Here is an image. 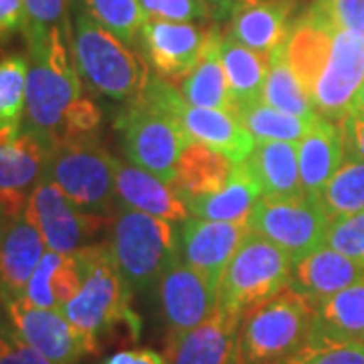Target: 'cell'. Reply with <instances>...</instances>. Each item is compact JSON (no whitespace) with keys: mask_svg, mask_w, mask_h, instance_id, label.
Returning a JSON list of instances; mask_svg holds the SVG:
<instances>
[{"mask_svg":"<svg viewBox=\"0 0 364 364\" xmlns=\"http://www.w3.org/2000/svg\"><path fill=\"white\" fill-rule=\"evenodd\" d=\"M49 146L31 132H0V207L9 215H23L33 186L45 174Z\"/></svg>","mask_w":364,"mask_h":364,"instance_id":"4fadbf2b","label":"cell"},{"mask_svg":"<svg viewBox=\"0 0 364 364\" xmlns=\"http://www.w3.org/2000/svg\"><path fill=\"white\" fill-rule=\"evenodd\" d=\"M344 144H346V156H354L364 162V114L350 112L342 122Z\"/></svg>","mask_w":364,"mask_h":364,"instance_id":"ee69618b","label":"cell"},{"mask_svg":"<svg viewBox=\"0 0 364 364\" xmlns=\"http://www.w3.org/2000/svg\"><path fill=\"white\" fill-rule=\"evenodd\" d=\"M87 13L126 45L140 37L148 14L144 13L140 0H85Z\"/></svg>","mask_w":364,"mask_h":364,"instance_id":"8d00e7d4","label":"cell"},{"mask_svg":"<svg viewBox=\"0 0 364 364\" xmlns=\"http://www.w3.org/2000/svg\"><path fill=\"white\" fill-rule=\"evenodd\" d=\"M263 196L259 182L249 170L247 162H239L227 184L217 193L186 200L188 213L198 219L225 223H249L255 205Z\"/></svg>","mask_w":364,"mask_h":364,"instance_id":"484cf974","label":"cell"},{"mask_svg":"<svg viewBox=\"0 0 364 364\" xmlns=\"http://www.w3.org/2000/svg\"><path fill=\"white\" fill-rule=\"evenodd\" d=\"M6 217H9V215H6V213L2 210V207H0V225H2V221H4Z\"/></svg>","mask_w":364,"mask_h":364,"instance_id":"c3c4849f","label":"cell"},{"mask_svg":"<svg viewBox=\"0 0 364 364\" xmlns=\"http://www.w3.org/2000/svg\"><path fill=\"white\" fill-rule=\"evenodd\" d=\"M239 316L225 314L219 308L207 322L193 330L172 336L170 364H237Z\"/></svg>","mask_w":364,"mask_h":364,"instance_id":"d6986e66","label":"cell"},{"mask_svg":"<svg viewBox=\"0 0 364 364\" xmlns=\"http://www.w3.org/2000/svg\"><path fill=\"white\" fill-rule=\"evenodd\" d=\"M261 102H265L279 112L304 117L310 122H316L320 117L314 109L310 95L301 87L299 79L296 77L294 69L287 61L286 45L269 55V71L263 85Z\"/></svg>","mask_w":364,"mask_h":364,"instance_id":"d6a6232c","label":"cell"},{"mask_svg":"<svg viewBox=\"0 0 364 364\" xmlns=\"http://www.w3.org/2000/svg\"><path fill=\"white\" fill-rule=\"evenodd\" d=\"M245 162L259 182L263 196L306 195L299 178L298 144L257 142Z\"/></svg>","mask_w":364,"mask_h":364,"instance_id":"f1b7e54d","label":"cell"},{"mask_svg":"<svg viewBox=\"0 0 364 364\" xmlns=\"http://www.w3.org/2000/svg\"><path fill=\"white\" fill-rule=\"evenodd\" d=\"M28 59L9 55L0 59V132L21 130L26 109Z\"/></svg>","mask_w":364,"mask_h":364,"instance_id":"e575fe53","label":"cell"},{"mask_svg":"<svg viewBox=\"0 0 364 364\" xmlns=\"http://www.w3.org/2000/svg\"><path fill=\"white\" fill-rule=\"evenodd\" d=\"M160 301L172 336H178L207 322L219 310V286L178 255L160 277Z\"/></svg>","mask_w":364,"mask_h":364,"instance_id":"5bb4252c","label":"cell"},{"mask_svg":"<svg viewBox=\"0 0 364 364\" xmlns=\"http://www.w3.org/2000/svg\"><path fill=\"white\" fill-rule=\"evenodd\" d=\"M116 160L95 138L51 148L45 174L79 208L102 215L114 207Z\"/></svg>","mask_w":364,"mask_h":364,"instance_id":"ba28073f","label":"cell"},{"mask_svg":"<svg viewBox=\"0 0 364 364\" xmlns=\"http://www.w3.org/2000/svg\"><path fill=\"white\" fill-rule=\"evenodd\" d=\"M310 9L334 28L354 31L364 37V0H316Z\"/></svg>","mask_w":364,"mask_h":364,"instance_id":"f35d334b","label":"cell"},{"mask_svg":"<svg viewBox=\"0 0 364 364\" xmlns=\"http://www.w3.org/2000/svg\"><path fill=\"white\" fill-rule=\"evenodd\" d=\"M13 328L53 364H75L97 352V342L67 320L61 310L39 308L25 298L6 301Z\"/></svg>","mask_w":364,"mask_h":364,"instance_id":"8fae6325","label":"cell"},{"mask_svg":"<svg viewBox=\"0 0 364 364\" xmlns=\"http://www.w3.org/2000/svg\"><path fill=\"white\" fill-rule=\"evenodd\" d=\"M294 9L296 0H263L247 6L231 18V31L227 37L253 51L272 55L286 45L294 26Z\"/></svg>","mask_w":364,"mask_h":364,"instance_id":"cb8c5ba5","label":"cell"},{"mask_svg":"<svg viewBox=\"0 0 364 364\" xmlns=\"http://www.w3.org/2000/svg\"><path fill=\"white\" fill-rule=\"evenodd\" d=\"M364 83V37L338 28L322 75L314 85L310 100L320 117L342 122L350 114L352 102Z\"/></svg>","mask_w":364,"mask_h":364,"instance_id":"7c38bea8","label":"cell"},{"mask_svg":"<svg viewBox=\"0 0 364 364\" xmlns=\"http://www.w3.org/2000/svg\"><path fill=\"white\" fill-rule=\"evenodd\" d=\"M140 4L148 16L174 23L203 21L208 16L207 0H140Z\"/></svg>","mask_w":364,"mask_h":364,"instance_id":"ab89813d","label":"cell"},{"mask_svg":"<svg viewBox=\"0 0 364 364\" xmlns=\"http://www.w3.org/2000/svg\"><path fill=\"white\" fill-rule=\"evenodd\" d=\"M122 148L132 164L172 184L182 150L191 144L181 122L142 91L116 119Z\"/></svg>","mask_w":364,"mask_h":364,"instance_id":"5b68a950","label":"cell"},{"mask_svg":"<svg viewBox=\"0 0 364 364\" xmlns=\"http://www.w3.org/2000/svg\"><path fill=\"white\" fill-rule=\"evenodd\" d=\"M67 0H25L26 37H41L53 28H63Z\"/></svg>","mask_w":364,"mask_h":364,"instance_id":"60d3db41","label":"cell"},{"mask_svg":"<svg viewBox=\"0 0 364 364\" xmlns=\"http://www.w3.org/2000/svg\"><path fill=\"white\" fill-rule=\"evenodd\" d=\"M363 277V261L352 259L328 245H320L301 259L294 261L289 287L316 306L322 299L342 291L344 287L360 282Z\"/></svg>","mask_w":364,"mask_h":364,"instance_id":"ac0fdd59","label":"cell"},{"mask_svg":"<svg viewBox=\"0 0 364 364\" xmlns=\"http://www.w3.org/2000/svg\"><path fill=\"white\" fill-rule=\"evenodd\" d=\"M47 245L37 229L28 221L25 213L6 217L0 225V299L13 301L25 296L26 284Z\"/></svg>","mask_w":364,"mask_h":364,"instance_id":"e0dca14e","label":"cell"},{"mask_svg":"<svg viewBox=\"0 0 364 364\" xmlns=\"http://www.w3.org/2000/svg\"><path fill=\"white\" fill-rule=\"evenodd\" d=\"M0 364H53L14 328H0Z\"/></svg>","mask_w":364,"mask_h":364,"instance_id":"b9f144b4","label":"cell"},{"mask_svg":"<svg viewBox=\"0 0 364 364\" xmlns=\"http://www.w3.org/2000/svg\"><path fill=\"white\" fill-rule=\"evenodd\" d=\"M328 223L330 217L314 196H261L249 217V229L298 261L324 245Z\"/></svg>","mask_w":364,"mask_h":364,"instance_id":"9c48e42d","label":"cell"},{"mask_svg":"<svg viewBox=\"0 0 364 364\" xmlns=\"http://www.w3.org/2000/svg\"><path fill=\"white\" fill-rule=\"evenodd\" d=\"M207 31L191 23H174L148 16L140 31V47L148 65L158 75L184 79L198 63Z\"/></svg>","mask_w":364,"mask_h":364,"instance_id":"2e32d148","label":"cell"},{"mask_svg":"<svg viewBox=\"0 0 364 364\" xmlns=\"http://www.w3.org/2000/svg\"><path fill=\"white\" fill-rule=\"evenodd\" d=\"M346 158L344 132L340 122L320 117L298 142L299 178L308 196L318 198Z\"/></svg>","mask_w":364,"mask_h":364,"instance_id":"44dd1931","label":"cell"},{"mask_svg":"<svg viewBox=\"0 0 364 364\" xmlns=\"http://www.w3.org/2000/svg\"><path fill=\"white\" fill-rule=\"evenodd\" d=\"M178 122L191 142L207 144L237 164L243 162L255 148L253 136L229 112L184 102L178 109Z\"/></svg>","mask_w":364,"mask_h":364,"instance_id":"7402d4cb","label":"cell"},{"mask_svg":"<svg viewBox=\"0 0 364 364\" xmlns=\"http://www.w3.org/2000/svg\"><path fill=\"white\" fill-rule=\"evenodd\" d=\"M279 364H364V342L332 338L314 330L312 336Z\"/></svg>","mask_w":364,"mask_h":364,"instance_id":"d590c367","label":"cell"},{"mask_svg":"<svg viewBox=\"0 0 364 364\" xmlns=\"http://www.w3.org/2000/svg\"><path fill=\"white\" fill-rule=\"evenodd\" d=\"M102 364H170L166 356L150 348H132V350H119L105 358Z\"/></svg>","mask_w":364,"mask_h":364,"instance_id":"f6af8a7d","label":"cell"},{"mask_svg":"<svg viewBox=\"0 0 364 364\" xmlns=\"http://www.w3.org/2000/svg\"><path fill=\"white\" fill-rule=\"evenodd\" d=\"M316 308L287 286L241 316L237 360L241 364H279L312 336Z\"/></svg>","mask_w":364,"mask_h":364,"instance_id":"3957f363","label":"cell"},{"mask_svg":"<svg viewBox=\"0 0 364 364\" xmlns=\"http://www.w3.org/2000/svg\"><path fill=\"white\" fill-rule=\"evenodd\" d=\"M350 112H363L364 114V83H363V87L358 90V93L354 95V102H352Z\"/></svg>","mask_w":364,"mask_h":364,"instance_id":"7dc6e473","label":"cell"},{"mask_svg":"<svg viewBox=\"0 0 364 364\" xmlns=\"http://www.w3.org/2000/svg\"><path fill=\"white\" fill-rule=\"evenodd\" d=\"M109 249L117 269L132 289L154 286L170 263L181 255L170 221L126 207L117 215Z\"/></svg>","mask_w":364,"mask_h":364,"instance_id":"52a82bcc","label":"cell"},{"mask_svg":"<svg viewBox=\"0 0 364 364\" xmlns=\"http://www.w3.org/2000/svg\"><path fill=\"white\" fill-rule=\"evenodd\" d=\"M233 116L241 122V126L253 136L255 142H294L298 144L308 132L312 130L316 122L304 117L291 116L279 112L265 102H251V104L237 105Z\"/></svg>","mask_w":364,"mask_h":364,"instance_id":"1f68e13d","label":"cell"},{"mask_svg":"<svg viewBox=\"0 0 364 364\" xmlns=\"http://www.w3.org/2000/svg\"><path fill=\"white\" fill-rule=\"evenodd\" d=\"M116 195L122 207L170 223L188 219V207L172 184L136 164H124L122 160H116Z\"/></svg>","mask_w":364,"mask_h":364,"instance_id":"ffe728a7","label":"cell"},{"mask_svg":"<svg viewBox=\"0 0 364 364\" xmlns=\"http://www.w3.org/2000/svg\"><path fill=\"white\" fill-rule=\"evenodd\" d=\"M237 364H241V363H239V360H237Z\"/></svg>","mask_w":364,"mask_h":364,"instance_id":"681fc988","label":"cell"},{"mask_svg":"<svg viewBox=\"0 0 364 364\" xmlns=\"http://www.w3.org/2000/svg\"><path fill=\"white\" fill-rule=\"evenodd\" d=\"M291 269L294 257L286 249L251 231L223 273L219 308L241 318L249 308L289 286Z\"/></svg>","mask_w":364,"mask_h":364,"instance_id":"8992f818","label":"cell"},{"mask_svg":"<svg viewBox=\"0 0 364 364\" xmlns=\"http://www.w3.org/2000/svg\"><path fill=\"white\" fill-rule=\"evenodd\" d=\"M336 31L338 28L326 23L312 9L294 21L286 41V57L308 95L328 63Z\"/></svg>","mask_w":364,"mask_h":364,"instance_id":"603a6c76","label":"cell"},{"mask_svg":"<svg viewBox=\"0 0 364 364\" xmlns=\"http://www.w3.org/2000/svg\"><path fill=\"white\" fill-rule=\"evenodd\" d=\"M26 6L25 0H0V39L14 33H25Z\"/></svg>","mask_w":364,"mask_h":364,"instance_id":"7bdbcfd3","label":"cell"},{"mask_svg":"<svg viewBox=\"0 0 364 364\" xmlns=\"http://www.w3.org/2000/svg\"><path fill=\"white\" fill-rule=\"evenodd\" d=\"M25 215L37 225L47 249L59 253H75L95 245L97 235L107 223L102 215L79 208L47 176H43L28 195Z\"/></svg>","mask_w":364,"mask_h":364,"instance_id":"30bf717a","label":"cell"},{"mask_svg":"<svg viewBox=\"0 0 364 364\" xmlns=\"http://www.w3.org/2000/svg\"><path fill=\"white\" fill-rule=\"evenodd\" d=\"M314 308L316 332L332 338L364 342V277L338 294L322 299Z\"/></svg>","mask_w":364,"mask_h":364,"instance_id":"4dcf8cb0","label":"cell"},{"mask_svg":"<svg viewBox=\"0 0 364 364\" xmlns=\"http://www.w3.org/2000/svg\"><path fill=\"white\" fill-rule=\"evenodd\" d=\"M235 166L237 162L219 150L207 144L191 142L178 158L176 178L172 186L186 203L196 196L217 193L231 178Z\"/></svg>","mask_w":364,"mask_h":364,"instance_id":"4316f807","label":"cell"},{"mask_svg":"<svg viewBox=\"0 0 364 364\" xmlns=\"http://www.w3.org/2000/svg\"><path fill=\"white\" fill-rule=\"evenodd\" d=\"M73 59L87 87L114 100L136 97L150 79L142 59L90 13L73 26Z\"/></svg>","mask_w":364,"mask_h":364,"instance_id":"277c9868","label":"cell"},{"mask_svg":"<svg viewBox=\"0 0 364 364\" xmlns=\"http://www.w3.org/2000/svg\"><path fill=\"white\" fill-rule=\"evenodd\" d=\"M221 59L235 107L259 102L269 71V55L253 51L231 37H223Z\"/></svg>","mask_w":364,"mask_h":364,"instance_id":"f546056e","label":"cell"},{"mask_svg":"<svg viewBox=\"0 0 364 364\" xmlns=\"http://www.w3.org/2000/svg\"><path fill=\"white\" fill-rule=\"evenodd\" d=\"M223 37L219 26H208L205 47L195 69L182 79L181 93L191 105L213 107L233 114L235 102L221 59Z\"/></svg>","mask_w":364,"mask_h":364,"instance_id":"d4e9b609","label":"cell"},{"mask_svg":"<svg viewBox=\"0 0 364 364\" xmlns=\"http://www.w3.org/2000/svg\"><path fill=\"white\" fill-rule=\"evenodd\" d=\"M324 245L364 263V210L330 219Z\"/></svg>","mask_w":364,"mask_h":364,"instance_id":"74e56055","label":"cell"},{"mask_svg":"<svg viewBox=\"0 0 364 364\" xmlns=\"http://www.w3.org/2000/svg\"><path fill=\"white\" fill-rule=\"evenodd\" d=\"M330 219L364 210V162L346 156L318 196Z\"/></svg>","mask_w":364,"mask_h":364,"instance_id":"836d02e7","label":"cell"},{"mask_svg":"<svg viewBox=\"0 0 364 364\" xmlns=\"http://www.w3.org/2000/svg\"><path fill=\"white\" fill-rule=\"evenodd\" d=\"M249 233V223L207 221L188 217L182 221L178 253L186 265L203 273L210 284L221 287L223 273Z\"/></svg>","mask_w":364,"mask_h":364,"instance_id":"9a60e30c","label":"cell"},{"mask_svg":"<svg viewBox=\"0 0 364 364\" xmlns=\"http://www.w3.org/2000/svg\"><path fill=\"white\" fill-rule=\"evenodd\" d=\"M67 31L53 28L41 37H26V124L49 150L63 142L67 117L83 97L75 59L67 51Z\"/></svg>","mask_w":364,"mask_h":364,"instance_id":"6da1fadb","label":"cell"},{"mask_svg":"<svg viewBox=\"0 0 364 364\" xmlns=\"http://www.w3.org/2000/svg\"><path fill=\"white\" fill-rule=\"evenodd\" d=\"M208 6L213 9L215 16L219 21H225V18H233L235 14L247 6H253V4H259L263 0H207Z\"/></svg>","mask_w":364,"mask_h":364,"instance_id":"bcb514c9","label":"cell"},{"mask_svg":"<svg viewBox=\"0 0 364 364\" xmlns=\"http://www.w3.org/2000/svg\"><path fill=\"white\" fill-rule=\"evenodd\" d=\"M81 287L75 298L69 299L61 312L83 334L97 342L112 330L126 328L132 342L140 336V318L132 310V287L117 269L112 249L95 243L75 251Z\"/></svg>","mask_w":364,"mask_h":364,"instance_id":"7a4b0ae2","label":"cell"},{"mask_svg":"<svg viewBox=\"0 0 364 364\" xmlns=\"http://www.w3.org/2000/svg\"><path fill=\"white\" fill-rule=\"evenodd\" d=\"M81 287V269L75 253H59L47 249L26 284L23 298L39 308L61 310L75 298Z\"/></svg>","mask_w":364,"mask_h":364,"instance_id":"83f0119b","label":"cell"}]
</instances>
